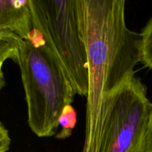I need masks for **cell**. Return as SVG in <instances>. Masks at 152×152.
<instances>
[{"instance_id":"cell-1","label":"cell","mask_w":152,"mask_h":152,"mask_svg":"<svg viewBox=\"0 0 152 152\" xmlns=\"http://www.w3.org/2000/svg\"><path fill=\"white\" fill-rule=\"evenodd\" d=\"M126 0H76L87 56L88 93L83 152H99L106 99L135 76L140 62V34L127 27Z\"/></svg>"},{"instance_id":"cell-2","label":"cell","mask_w":152,"mask_h":152,"mask_svg":"<svg viewBox=\"0 0 152 152\" xmlns=\"http://www.w3.org/2000/svg\"><path fill=\"white\" fill-rule=\"evenodd\" d=\"M16 62L20 68L30 129L39 137L56 135L59 116L76 94L71 82L34 29L28 39L21 40Z\"/></svg>"},{"instance_id":"cell-3","label":"cell","mask_w":152,"mask_h":152,"mask_svg":"<svg viewBox=\"0 0 152 152\" xmlns=\"http://www.w3.org/2000/svg\"><path fill=\"white\" fill-rule=\"evenodd\" d=\"M33 28L38 31L76 94L88 93L87 56L77 19L76 0H28Z\"/></svg>"},{"instance_id":"cell-4","label":"cell","mask_w":152,"mask_h":152,"mask_svg":"<svg viewBox=\"0 0 152 152\" xmlns=\"http://www.w3.org/2000/svg\"><path fill=\"white\" fill-rule=\"evenodd\" d=\"M151 114L146 86L134 76L107 98L99 152H144Z\"/></svg>"},{"instance_id":"cell-5","label":"cell","mask_w":152,"mask_h":152,"mask_svg":"<svg viewBox=\"0 0 152 152\" xmlns=\"http://www.w3.org/2000/svg\"><path fill=\"white\" fill-rule=\"evenodd\" d=\"M33 29L28 0H0V31L28 39Z\"/></svg>"},{"instance_id":"cell-6","label":"cell","mask_w":152,"mask_h":152,"mask_svg":"<svg viewBox=\"0 0 152 152\" xmlns=\"http://www.w3.org/2000/svg\"><path fill=\"white\" fill-rule=\"evenodd\" d=\"M77 121V114L71 105L64 108L59 118V126L61 130L56 133L55 137L59 140H65L70 137L75 128Z\"/></svg>"},{"instance_id":"cell-7","label":"cell","mask_w":152,"mask_h":152,"mask_svg":"<svg viewBox=\"0 0 152 152\" xmlns=\"http://www.w3.org/2000/svg\"><path fill=\"white\" fill-rule=\"evenodd\" d=\"M140 62L152 71V17L140 33Z\"/></svg>"},{"instance_id":"cell-8","label":"cell","mask_w":152,"mask_h":152,"mask_svg":"<svg viewBox=\"0 0 152 152\" xmlns=\"http://www.w3.org/2000/svg\"><path fill=\"white\" fill-rule=\"evenodd\" d=\"M20 42L16 44H10L0 47V90L2 88L4 85V75H3L2 71L3 65L4 62L9 59H13L16 62Z\"/></svg>"},{"instance_id":"cell-9","label":"cell","mask_w":152,"mask_h":152,"mask_svg":"<svg viewBox=\"0 0 152 152\" xmlns=\"http://www.w3.org/2000/svg\"><path fill=\"white\" fill-rule=\"evenodd\" d=\"M22 38L10 31H0V47L10 44H16L20 42Z\"/></svg>"},{"instance_id":"cell-10","label":"cell","mask_w":152,"mask_h":152,"mask_svg":"<svg viewBox=\"0 0 152 152\" xmlns=\"http://www.w3.org/2000/svg\"><path fill=\"white\" fill-rule=\"evenodd\" d=\"M10 137L8 131L0 122V152H7L10 148Z\"/></svg>"},{"instance_id":"cell-11","label":"cell","mask_w":152,"mask_h":152,"mask_svg":"<svg viewBox=\"0 0 152 152\" xmlns=\"http://www.w3.org/2000/svg\"><path fill=\"white\" fill-rule=\"evenodd\" d=\"M144 152H152V114L144 144Z\"/></svg>"}]
</instances>
